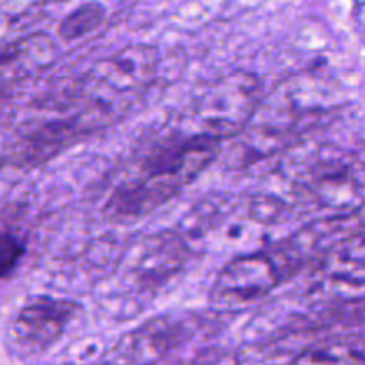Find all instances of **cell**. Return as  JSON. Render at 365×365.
<instances>
[{
    "label": "cell",
    "instance_id": "2",
    "mask_svg": "<svg viewBox=\"0 0 365 365\" xmlns=\"http://www.w3.org/2000/svg\"><path fill=\"white\" fill-rule=\"evenodd\" d=\"M103 16V9L95 4H88V6L78 7L75 13H71L70 16L64 18L63 24L59 25V32L63 38L66 39H75L78 36H84L86 32L93 31L96 25L100 24Z\"/></svg>",
    "mask_w": 365,
    "mask_h": 365
},
{
    "label": "cell",
    "instance_id": "3",
    "mask_svg": "<svg viewBox=\"0 0 365 365\" xmlns=\"http://www.w3.org/2000/svg\"><path fill=\"white\" fill-rule=\"evenodd\" d=\"M24 245L14 234L0 228V280L9 277L24 257Z\"/></svg>",
    "mask_w": 365,
    "mask_h": 365
},
{
    "label": "cell",
    "instance_id": "1",
    "mask_svg": "<svg viewBox=\"0 0 365 365\" xmlns=\"http://www.w3.org/2000/svg\"><path fill=\"white\" fill-rule=\"evenodd\" d=\"M77 305L57 299H38L20 312L14 321L13 335L20 344L45 348L63 334Z\"/></svg>",
    "mask_w": 365,
    "mask_h": 365
}]
</instances>
